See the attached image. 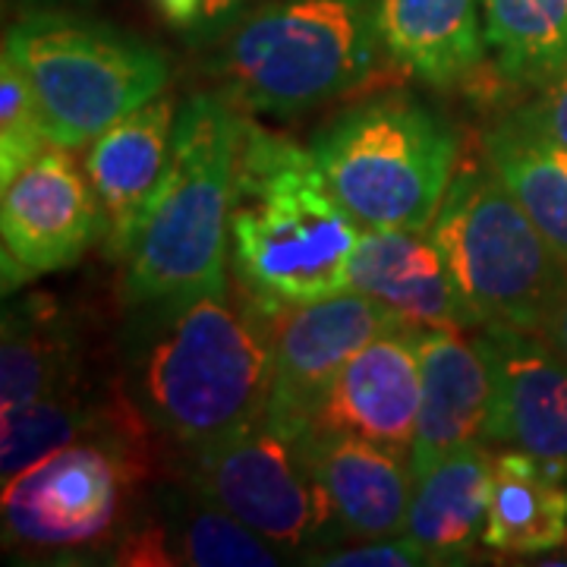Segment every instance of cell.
<instances>
[{
    "label": "cell",
    "instance_id": "obj_1",
    "mask_svg": "<svg viewBox=\"0 0 567 567\" xmlns=\"http://www.w3.org/2000/svg\"><path fill=\"white\" fill-rule=\"evenodd\" d=\"M275 312L230 281L126 306L121 353L133 410L186 451L259 423L271 398Z\"/></svg>",
    "mask_w": 567,
    "mask_h": 567
},
{
    "label": "cell",
    "instance_id": "obj_2",
    "mask_svg": "<svg viewBox=\"0 0 567 567\" xmlns=\"http://www.w3.org/2000/svg\"><path fill=\"white\" fill-rule=\"evenodd\" d=\"M363 227L331 193L309 148L240 126L227 259L237 284L268 306H297L347 290Z\"/></svg>",
    "mask_w": 567,
    "mask_h": 567
},
{
    "label": "cell",
    "instance_id": "obj_3",
    "mask_svg": "<svg viewBox=\"0 0 567 567\" xmlns=\"http://www.w3.org/2000/svg\"><path fill=\"white\" fill-rule=\"evenodd\" d=\"M240 107L215 92L186 99L171 162L126 252V306L227 284V215L240 142Z\"/></svg>",
    "mask_w": 567,
    "mask_h": 567
},
{
    "label": "cell",
    "instance_id": "obj_4",
    "mask_svg": "<svg viewBox=\"0 0 567 567\" xmlns=\"http://www.w3.org/2000/svg\"><path fill=\"white\" fill-rule=\"evenodd\" d=\"M375 0H271L224 39L221 95L249 114H300L363 85L379 61Z\"/></svg>",
    "mask_w": 567,
    "mask_h": 567
},
{
    "label": "cell",
    "instance_id": "obj_5",
    "mask_svg": "<svg viewBox=\"0 0 567 567\" xmlns=\"http://www.w3.org/2000/svg\"><path fill=\"white\" fill-rule=\"evenodd\" d=\"M476 328L543 334L567 284V265L488 158L457 164L429 224Z\"/></svg>",
    "mask_w": 567,
    "mask_h": 567
},
{
    "label": "cell",
    "instance_id": "obj_6",
    "mask_svg": "<svg viewBox=\"0 0 567 567\" xmlns=\"http://www.w3.org/2000/svg\"><path fill=\"white\" fill-rule=\"evenodd\" d=\"M3 54L29 82L51 145L70 152L158 99L171 80L155 44L80 10L17 17L3 32Z\"/></svg>",
    "mask_w": 567,
    "mask_h": 567
},
{
    "label": "cell",
    "instance_id": "obj_7",
    "mask_svg": "<svg viewBox=\"0 0 567 567\" xmlns=\"http://www.w3.org/2000/svg\"><path fill=\"white\" fill-rule=\"evenodd\" d=\"M309 152L363 230L429 227L457 167L454 130L410 95L350 107L312 136Z\"/></svg>",
    "mask_w": 567,
    "mask_h": 567
},
{
    "label": "cell",
    "instance_id": "obj_8",
    "mask_svg": "<svg viewBox=\"0 0 567 567\" xmlns=\"http://www.w3.org/2000/svg\"><path fill=\"white\" fill-rule=\"evenodd\" d=\"M186 454V483L281 555H306L309 561L350 539L312 470L303 435L284 432L262 416Z\"/></svg>",
    "mask_w": 567,
    "mask_h": 567
},
{
    "label": "cell",
    "instance_id": "obj_9",
    "mask_svg": "<svg viewBox=\"0 0 567 567\" xmlns=\"http://www.w3.org/2000/svg\"><path fill=\"white\" fill-rule=\"evenodd\" d=\"M133 476L114 439L66 445L3 486V539L32 551H76L111 536Z\"/></svg>",
    "mask_w": 567,
    "mask_h": 567
},
{
    "label": "cell",
    "instance_id": "obj_10",
    "mask_svg": "<svg viewBox=\"0 0 567 567\" xmlns=\"http://www.w3.org/2000/svg\"><path fill=\"white\" fill-rule=\"evenodd\" d=\"M401 324H406L401 316L350 287L312 303L278 306L265 420L293 435L309 432L328 388L353 353Z\"/></svg>",
    "mask_w": 567,
    "mask_h": 567
},
{
    "label": "cell",
    "instance_id": "obj_11",
    "mask_svg": "<svg viewBox=\"0 0 567 567\" xmlns=\"http://www.w3.org/2000/svg\"><path fill=\"white\" fill-rule=\"evenodd\" d=\"M104 234L107 221L95 186L82 177L70 148L51 145L3 183V293L10 297L29 278L76 265Z\"/></svg>",
    "mask_w": 567,
    "mask_h": 567
},
{
    "label": "cell",
    "instance_id": "obj_12",
    "mask_svg": "<svg viewBox=\"0 0 567 567\" xmlns=\"http://www.w3.org/2000/svg\"><path fill=\"white\" fill-rule=\"evenodd\" d=\"M492 369L486 442L567 470V357L536 331L480 328Z\"/></svg>",
    "mask_w": 567,
    "mask_h": 567
},
{
    "label": "cell",
    "instance_id": "obj_13",
    "mask_svg": "<svg viewBox=\"0 0 567 567\" xmlns=\"http://www.w3.org/2000/svg\"><path fill=\"white\" fill-rule=\"evenodd\" d=\"M416 331L413 324H401L353 353L309 429L350 432L410 457L423 398Z\"/></svg>",
    "mask_w": 567,
    "mask_h": 567
},
{
    "label": "cell",
    "instance_id": "obj_14",
    "mask_svg": "<svg viewBox=\"0 0 567 567\" xmlns=\"http://www.w3.org/2000/svg\"><path fill=\"white\" fill-rule=\"evenodd\" d=\"M347 287L372 297L413 328H476L429 227L363 230Z\"/></svg>",
    "mask_w": 567,
    "mask_h": 567
},
{
    "label": "cell",
    "instance_id": "obj_15",
    "mask_svg": "<svg viewBox=\"0 0 567 567\" xmlns=\"http://www.w3.org/2000/svg\"><path fill=\"white\" fill-rule=\"evenodd\" d=\"M114 561L140 567H275L284 565V555L186 483V488H162L148 502V514L121 536Z\"/></svg>",
    "mask_w": 567,
    "mask_h": 567
},
{
    "label": "cell",
    "instance_id": "obj_16",
    "mask_svg": "<svg viewBox=\"0 0 567 567\" xmlns=\"http://www.w3.org/2000/svg\"><path fill=\"white\" fill-rule=\"evenodd\" d=\"M416 350L423 398L410 447L413 480L442 461L447 451L486 442L492 406V369L476 338H464L461 328H420Z\"/></svg>",
    "mask_w": 567,
    "mask_h": 567
},
{
    "label": "cell",
    "instance_id": "obj_17",
    "mask_svg": "<svg viewBox=\"0 0 567 567\" xmlns=\"http://www.w3.org/2000/svg\"><path fill=\"white\" fill-rule=\"evenodd\" d=\"M174 123L177 104L158 95L107 126L89 145L85 171L104 208V249L111 259H126L142 218L162 186L171 162Z\"/></svg>",
    "mask_w": 567,
    "mask_h": 567
},
{
    "label": "cell",
    "instance_id": "obj_18",
    "mask_svg": "<svg viewBox=\"0 0 567 567\" xmlns=\"http://www.w3.org/2000/svg\"><path fill=\"white\" fill-rule=\"evenodd\" d=\"M306 451L347 536L388 539L406 529L413 470L410 457L350 432H303Z\"/></svg>",
    "mask_w": 567,
    "mask_h": 567
},
{
    "label": "cell",
    "instance_id": "obj_19",
    "mask_svg": "<svg viewBox=\"0 0 567 567\" xmlns=\"http://www.w3.org/2000/svg\"><path fill=\"white\" fill-rule=\"evenodd\" d=\"M492 454L483 442L447 451L413 480L406 536L429 551L432 565H464L483 543Z\"/></svg>",
    "mask_w": 567,
    "mask_h": 567
},
{
    "label": "cell",
    "instance_id": "obj_20",
    "mask_svg": "<svg viewBox=\"0 0 567 567\" xmlns=\"http://www.w3.org/2000/svg\"><path fill=\"white\" fill-rule=\"evenodd\" d=\"M82 385L80 334L51 293H29L3 306L0 410L41 401Z\"/></svg>",
    "mask_w": 567,
    "mask_h": 567
},
{
    "label": "cell",
    "instance_id": "obj_21",
    "mask_svg": "<svg viewBox=\"0 0 567 567\" xmlns=\"http://www.w3.org/2000/svg\"><path fill=\"white\" fill-rule=\"evenodd\" d=\"M391 58L429 85H457L486 58L480 0H379Z\"/></svg>",
    "mask_w": 567,
    "mask_h": 567
},
{
    "label": "cell",
    "instance_id": "obj_22",
    "mask_svg": "<svg viewBox=\"0 0 567 567\" xmlns=\"http://www.w3.org/2000/svg\"><path fill=\"white\" fill-rule=\"evenodd\" d=\"M567 539V470L507 447L492 457L483 543L502 555H546Z\"/></svg>",
    "mask_w": 567,
    "mask_h": 567
},
{
    "label": "cell",
    "instance_id": "obj_23",
    "mask_svg": "<svg viewBox=\"0 0 567 567\" xmlns=\"http://www.w3.org/2000/svg\"><path fill=\"white\" fill-rule=\"evenodd\" d=\"M483 155L567 265V145L507 114L483 133Z\"/></svg>",
    "mask_w": 567,
    "mask_h": 567
},
{
    "label": "cell",
    "instance_id": "obj_24",
    "mask_svg": "<svg viewBox=\"0 0 567 567\" xmlns=\"http://www.w3.org/2000/svg\"><path fill=\"white\" fill-rule=\"evenodd\" d=\"M502 76L546 85L567 73V0H480Z\"/></svg>",
    "mask_w": 567,
    "mask_h": 567
},
{
    "label": "cell",
    "instance_id": "obj_25",
    "mask_svg": "<svg viewBox=\"0 0 567 567\" xmlns=\"http://www.w3.org/2000/svg\"><path fill=\"white\" fill-rule=\"evenodd\" d=\"M102 406L92 401V394L82 385L66 388L61 394L41 398V401H29L13 410H3V416H0V480H3V486L66 445L89 442V439L123 442L114 429H102Z\"/></svg>",
    "mask_w": 567,
    "mask_h": 567
},
{
    "label": "cell",
    "instance_id": "obj_26",
    "mask_svg": "<svg viewBox=\"0 0 567 567\" xmlns=\"http://www.w3.org/2000/svg\"><path fill=\"white\" fill-rule=\"evenodd\" d=\"M51 148L41 107L13 58H0V186Z\"/></svg>",
    "mask_w": 567,
    "mask_h": 567
},
{
    "label": "cell",
    "instance_id": "obj_27",
    "mask_svg": "<svg viewBox=\"0 0 567 567\" xmlns=\"http://www.w3.org/2000/svg\"><path fill=\"white\" fill-rule=\"evenodd\" d=\"M306 565L319 567H429L432 558L416 539L406 533L388 539H365L357 548H331L322 555H312Z\"/></svg>",
    "mask_w": 567,
    "mask_h": 567
},
{
    "label": "cell",
    "instance_id": "obj_28",
    "mask_svg": "<svg viewBox=\"0 0 567 567\" xmlns=\"http://www.w3.org/2000/svg\"><path fill=\"white\" fill-rule=\"evenodd\" d=\"M511 117L527 123L529 130L543 133L548 140L567 145V73L558 80L539 85L536 99L520 104Z\"/></svg>",
    "mask_w": 567,
    "mask_h": 567
},
{
    "label": "cell",
    "instance_id": "obj_29",
    "mask_svg": "<svg viewBox=\"0 0 567 567\" xmlns=\"http://www.w3.org/2000/svg\"><path fill=\"white\" fill-rule=\"evenodd\" d=\"M203 3L205 0H155L158 13H162L171 25H177V29H186V25H193V22L199 20Z\"/></svg>",
    "mask_w": 567,
    "mask_h": 567
},
{
    "label": "cell",
    "instance_id": "obj_30",
    "mask_svg": "<svg viewBox=\"0 0 567 567\" xmlns=\"http://www.w3.org/2000/svg\"><path fill=\"white\" fill-rule=\"evenodd\" d=\"M543 338L567 357V284L565 290H561V297H558V303H555V309H551V316H548L546 328H543Z\"/></svg>",
    "mask_w": 567,
    "mask_h": 567
},
{
    "label": "cell",
    "instance_id": "obj_31",
    "mask_svg": "<svg viewBox=\"0 0 567 567\" xmlns=\"http://www.w3.org/2000/svg\"><path fill=\"white\" fill-rule=\"evenodd\" d=\"M13 3L17 17H29V13H44V10H82L92 0H7Z\"/></svg>",
    "mask_w": 567,
    "mask_h": 567
},
{
    "label": "cell",
    "instance_id": "obj_32",
    "mask_svg": "<svg viewBox=\"0 0 567 567\" xmlns=\"http://www.w3.org/2000/svg\"><path fill=\"white\" fill-rule=\"evenodd\" d=\"M244 0H205L203 3V22L208 29H215V22L227 20Z\"/></svg>",
    "mask_w": 567,
    "mask_h": 567
},
{
    "label": "cell",
    "instance_id": "obj_33",
    "mask_svg": "<svg viewBox=\"0 0 567 567\" xmlns=\"http://www.w3.org/2000/svg\"><path fill=\"white\" fill-rule=\"evenodd\" d=\"M561 548H565V561H567V539H565V546H561Z\"/></svg>",
    "mask_w": 567,
    "mask_h": 567
}]
</instances>
